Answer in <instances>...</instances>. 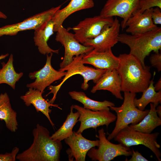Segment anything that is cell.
<instances>
[{
  "mask_svg": "<svg viewBox=\"0 0 161 161\" xmlns=\"http://www.w3.org/2000/svg\"><path fill=\"white\" fill-rule=\"evenodd\" d=\"M117 70L121 81V90L136 93L142 92L148 86L151 74L150 67L144 68L140 60L130 54H120Z\"/></svg>",
  "mask_w": 161,
  "mask_h": 161,
  "instance_id": "cell-1",
  "label": "cell"
},
{
  "mask_svg": "<svg viewBox=\"0 0 161 161\" xmlns=\"http://www.w3.org/2000/svg\"><path fill=\"white\" fill-rule=\"evenodd\" d=\"M32 143L27 149L17 154L20 161H59L62 148L61 141L53 139L49 130L37 124L32 131Z\"/></svg>",
  "mask_w": 161,
  "mask_h": 161,
  "instance_id": "cell-2",
  "label": "cell"
},
{
  "mask_svg": "<svg viewBox=\"0 0 161 161\" xmlns=\"http://www.w3.org/2000/svg\"><path fill=\"white\" fill-rule=\"evenodd\" d=\"M118 41L126 44L130 49L129 54L137 58L144 68V60L152 51L157 52L161 49V27L141 34H119Z\"/></svg>",
  "mask_w": 161,
  "mask_h": 161,
  "instance_id": "cell-3",
  "label": "cell"
},
{
  "mask_svg": "<svg viewBox=\"0 0 161 161\" xmlns=\"http://www.w3.org/2000/svg\"><path fill=\"white\" fill-rule=\"evenodd\" d=\"M84 54L77 56H74L72 62L69 65L59 70L66 71L64 77L61 82L58 85L55 86H49V88L50 91L46 95L47 96L52 93L53 95L52 98L49 101L53 104L55 100L58 92L64 82L71 77L76 74L81 75L83 78V82L81 85V88L84 90H86L89 87L88 81L91 80L96 83L100 78L106 70L95 68L85 66L82 62V58Z\"/></svg>",
  "mask_w": 161,
  "mask_h": 161,
  "instance_id": "cell-4",
  "label": "cell"
},
{
  "mask_svg": "<svg viewBox=\"0 0 161 161\" xmlns=\"http://www.w3.org/2000/svg\"><path fill=\"white\" fill-rule=\"evenodd\" d=\"M159 134L157 132L146 134L134 130L127 126L120 131L114 138V140L127 147L142 145L150 149L159 161H161L160 145L157 139Z\"/></svg>",
  "mask_w": 161,
  "mask_h": 161,
  "instance_id": "cell-5",
  "label": "cell"
},
{
  "mask_svg": "<svg viewBox=\"0 0 161 161\" xmlns=\"http://www.w3.org/2000/svg\"><path fill=\"white\" fill-rule=\"evenodd\" d=\"M99 144L97 149L92 148L87 154L93 161H109L116 157L123 155L131 156L132 150L129 147L124 146L121 143H113L106 138L103 128L98 131Z\"/></svg>",
  "mask_w": 161,
  "mask_h": 161,
  "instance_id": "cell-6",
  "label": "cell"
},
{
  "mask_svg": "<svg viewBox=\"0 0 161 161\" xmlns=\"http://www.w3.org/2000/svg\"><path fill=\"white\" fill-rule=\"evenodd\" d=\"M114 20L113 17L99 15L85 18L72 29L76 39L83 44L86 40L95 38L110 26Z\"/></svg>",
  "mask_w": 161,
  "mask_h": 161,
  "instance_id": "cell-7",
  "label": "cell"
},
{
  "mask_svg": "<svg viewBox=\"0 0 161 161\" xmlns=\"http://www.w3.org/2000/svg\"><path fill=\"white\" fill-rule=\"evenodd\" d=\"M61 6V5L51 8L27 18L22 22L0 27V37L4 35H15L21 31L35 30L44 27Z\"/></svg>",
  "mask_w": 161,
  "mask_h": 161,
  "instance_id": "cell-8",
  "label": "cell"
},
{
  "mask_svg": "<svg viewBox=\"0 0 161 161\" xmlns=\"http://www.w3.org/2000/svg\"><path fill=\"white\" fill-rule=\"evenodd\" d=\"M56 32L55 40L60 42L65 48V53L60 69H62L70 64L74 56L88 52L93 49L92 46L81 44L75 38L74 34L69 32L63 25L60 27Z\"/></svg>",
  "mask_w": 161,
  "mask_h": 161,
  "instance_id": "cell-9",
  "label": "cell"
},
{
  "mask_svg": "<svg viewBox=\"0 0 161 161\" xmlns=\"http://www.w3.org/2000/svg\"><path fill=\"white\" fill-rule=\"evenodd\" d=\"M73 107L80 114L78 122L80 123L77 133H82L84 130L90 128L96 129L101 126L106 125L107 127L116 119V116L109 110L92 111L77 105H73Z\"/></svg>",
  "mask_w": 161,
  "mask_h": 161,
  "instance_id": "cell-10",
  "label": "cell"
},
{
  "mask_svg": "<svg viewBox=\"0 0 161 161\" xmlns=\"http://www.w3.org/2000/svg\"><path fill=\"white\" fill-rule=\"evenodd\" d=\"M140 0H107L100 15L106 17H120L123 19L121 26L123 30L126 27L128 19L138 9Z\"/></svg>",
  "mask_w": 161,
  "mask_h": 161,
  "instance_id": "cell-11",
  "label": "cell"
},
{
  "mask_svg": "<svg viewBox=\"0 0 161 161\" xmlns=\"http://www.w3.org/2000/svg\"><path fill=\"white\" fill-rule=\"evenodd\" d=\"M53 53L50 55H47V60L44 66L39 70L29 73V78L35 81L27 85V87L32 88L40 91L43 93L47 86L55 81L60 80L65 76L66 72L56 70L52 67L51 60Z\"/></svg>",
  "mask_w": 161,
  "mask_h": 161,
  "instance_id": "cell-12",
  "label": "cell"
},
{
  "mask_svg": "<svg viewBox=\"0 0 161 161\" xmlns=\"http://www.w3.org/2000/svg\"><path fill=\"white\" fill-rule=\"evenodd\" d=\"M66 144L69 146L66 150L69 160L76 161H85L88 151L92 147L98 146L99 140H91L84 137L81 133L73 131L72 134L65 139Z\"/></svg>",
  "mask_w": 161,
  "mask_h": 161,
  "instance_id": "cell-13",
  "label": "cell"
},
{
  "mask_svg": "<svg viewBox=\"0 0 161 161\" xmlns=\"http://www.w3.org/2000/svg\"><path fill=\"white\" fill-rule=\"evenodd\" d=\"M120 26L118 19L116 17L110 26L95 38L86 40L83 44L92 46L95 50L100 52L111 49L118 42Z\"/></svg>",
  "mask_w": 161,
  "mask_h": 161,
  "instance_id": "cell-14",
  "label": "cell"
},
{
  "mask_svg": "<svg viewBox=\"0 0 161 161\" xmlns=\"http://www.w3.org/2000/svg\"><path fill=\"white\" fill-rule=\"evenodd\" d=\"M82 60L84 64H89L96 69L106 70L117 69L120 63L119 58L114 55L111 49L102 52L93 49L84 54Z\"/></svg>",
  "mask_w": 161,
  "mask_h": 161,
  "instance_id": "cell-15",
  "label": "cell"
},
{
  "mask_svg": "<svg viewBox=\"0 0 161 161\" xmlns=\"http://www.w3.org/2000/svg\"><path fill=\"white\" fill-rule=\"evenodd\" d=\"M153 8L146 10L143 13H134L127 20L126 32L132 35L143 33L151 31L157 26L154 24L151 17Z\"/></svg>",
  "mask_w": 161,
  "mask_h": 161,
  "instance_id": "cell-16",
  "label": "cell"
},
{
  "mask_svg": "<svg viewBox=\"0 0 161 161\" xmlns=\"http://www.w3.org/2000/svg\"><path fill=\"white\" fill-rule=\"evenodd\" d=\"M101 90L108 91L116 98L123 99L121 93V79L117 69L106 70L92 87L91 92L94 93Z\"/></svg>",
  "mask_w": 161,
  "mask_h": 161,
  "instance_id": "cell-17",
  "label": "cell"
},
{
  "mask_svg": "<svg viewBox=\"0 0 161 161\" xmlns=\"http://www.w3.org/2000/svg\"><path fill=\"white\" fill-rule=\"evenodd\" d=\"M42 93L37 89L32 88H29V90L24 95H22L20 98L25 103V105L28 106L32 104L35 107L37 112H41L44 114L49 120L50 123L54 128L55 125L49 116L52 110L49 108L53 106L62 109L58 105L49 103L44 99L42 96Z\"/></svg>",
  "mask_w": 161,
  "mask_h": 161,
  "instance_id": "cell-18",
  "label": "cell"
},
{
  "mask_svg": "<svg viewBox=\"0 0 161 161\" xmlns=\"http://www.w3.org/2000/svg\"><path fill=\"white\" fill-rule=\"evenodd\" d=\"M136 96V93L124 92L123 102L121 106L118 107L111 106L110 109L134 120L136 124L137 123L148 113L150 109L141 111L137 107L134 103Z\"/></svg>",
  "mask_w": 161,
  "mask_h": 161,
  "instance_id": "cell-19",
  "label": "cell"
},
{
  "mask_svg": "<svg viewBox=\"0 0 161 161\" xmlns=\"http://www.w3.org/2000/svg\"><path fill=\"white\" fill-rule=\"evenodd\" d=\"M94 6L93 0H71L66 6L57 10L52 18L54 23L53 31L56 32L59 27L62 25L65 20L72 14Z\"/></svg>",
  "mask_w": 161,
  "mask_h": 161,
  "instance_id": "cell-20",
  "label": "cell"
},
{
  "mask_svg": "<svg viewBox=\"0 0 161 161\" xmlns=\"http://www.w3.org/2000/svg\"><path fill=\"white\" fill-rule=\"evenodd\" d=\"M54 22L51 19L44 27L34 30L33 40L35 44L38 47L39 52L42 54L45 55L52 53H58L59 49H52L47 43L50 37L54 33Z\"/></svg>",
  "mask_w": 161,
  "mask_h": 161,
  "instance_id": "cell-21",
  "label": "cell"
},
{
  "mask_svg": "<svg viewBox=\"0 0 161 161\" xmlns=\"http://www.w3.org/2000/svg\"><path fill=\"white\" fill-rule=\"evenodd\" d=\"M17 113L13 110L7 92L0 95V120H4L7 128L12 132L18 129Z\"/></svg>",
  "mask_w": 161,
  "mask_h": 161,
  "instance_id": "cell-22",
  "label": "cell"
},
{
  "mask_svg": "<svg viewBox=\"0 0 161 161\" xmlns=\"http://www.w3.org/2000/svg\"><path fill=\"white\" fill-rule=\"evenodd\" d=\"M150 109L148 113L139 123L129 126L132 129L146 134H150L156 127L161 125V118L156 111V106L150 103Z\"/></svg>",
  "mask_w": 161,
  "mask_h": 161,
  "instance_id": "cell-23",
  "label": "cell"
},
{
  "mask_svg": "<svg viewBox=\"0 0 161 161\" xmlns=\"http://www.w3.org/2000/svg\"><path fill=\"white\" fill-rule=\"evenodd\" d=\"M69 94L72 99L81 103L84 108L92 111L110 110L109 107L115 106L114 103L107 100L99 101L92 100L83 92L73 91L69 92Z\"/></svg>",
  "mask_w": 161,
  "mask_h": 161,
  "instance_id": "cell-24",
  "label": "cell"
},
{
  "mask_svg": "<svg viewBox=\"0 0 161 161\" xmlns=\"http://www.w3.org/2000/svg\"><path fill=\"white\" fill-rule=\"evenodd\" d=\"M13 61V56L11 54L7 63H1L2 68L0 69V84L6 83L14 89L16 83L23 76V73L22 72L18 73L15 71Z\"/></svg>",
  "mask_w": 161,
  "mask_h": 161,
  "instance_id": "cell-25",
  "label": "cell"
},
{
  "mask_svg": "<svg viewBox=\"0 0 161 161\" xmlns=\"http://www.w3.org/2000/svg\"><path fill=\"white\" fill-rule=\"evenodd\" d=\"M153 79L150 80L148 87L143 92L141 97L134 99L135 106L141 111L144 110L147 105L150 103L155 104L157 106L161 103V90L155 91Z\"/></svg>",
  "mask_w": 161,
  "mask_h": 161,
  "instance_id": "cell-26",
  "label": "cell"
},
{
  "mask_svg": "<svg viewBox=\"0 0 161 161\" xmlns=\"http://www.w3.org/2000/svg\"><path fill=\"white\" fill-rule=\"evenodd\" d=\"M73 105L70 107V112L62 126L51 136L54 140H62L69 137L72 134V129L78 122L80 114L78 112H73Z\"/></svg>",
  "mask_w": 161,
  "mask_h": 161,
  "instance_id": "cell-27",
  "label": "cell"
},
{
  "mask_svg": "<svg viewBox=\"0 0 161 161\" xmlns=\"http://www.w3.org/2000/svg\"><path fill=\"white\" fill-rule=\"evenodd\" d=\"M154 7H157L161 9V0H140L138 9L133 14L142 13L145 10Z\"/></svg>",
  "mask_w": 161,
  "mask_h": 161,
  "instance_id": "cell-28",
  "label": "cell"
},
{
  "mask_svg": "<svg viewBox=\"0 0 161 161\" xmlns=\"http://www.w3.org/2000/svg\"><path fill=\"white\" fill-rule=\"evenodd\" d=\"M19 151L17 147H14L11 152L0 154V161H15L16 156Z\"/></svg>",
  "mask_w": 161,
  "mask_h": 161,
  "instance_id": "cell-29",
  "label": "cell"
},
{
  "mask_svg": "<svg viewBox=\"0 0 161 161\" xmlns=\"http://www.w3.org/2000/svg\"><path fill=\"white\" fill-rule=\"evenodd\" d=\"M152 66L156 68L158 72L161 71V54L159 52H154L150 58Z\"/></svg>",
  "mask_w": 161,
  "mask_h": 161,
  "instance_id": "cell-30",
  "label": "cell"
},
{
  "mask_svg": "<svg viewBox=\"0 0 161 161\" xmlns=\"http://www.w3.org/2000/svg\"><path fill=\"white\" fill-rule=\"evenodd\" d=\"M151 17L154 24H161V10L158 7L153 8Z\"/></svg>",
  "mask_w": 161,
  "mask_h": 161,
  "instance_id": "cell-31",
  "label": "cell"
},
{
  "mask_svg": "<svg viewBox=\"0 0 161 161\" xmlns=\"http://www.w3.org/2000/svg\"><path fill=\"white\" fill-rule=\"evenodd\" d=\"M132 154L131 158L128 160L129 161H148V160L145 157L137 151H134L132 148Z\"/></svg>",
  "mask_w": 161,
  "mask_h": 161,
  "instance_id": "cell-32",
  "label": "cell"
},
{
  "mask_svg": "<svg viewBox=\"0 0 161 161\" xmlns=\"http://www.w3.org/2000/svg\"><path fill=\"white\" fill-rule=\"evenodd\" d=\"M154 89L156 91L158 92L161 90V78H160L154 86Z\"/></svg>",
  "mask_w": 161,
  "mask_h": 161,
  "instance_id": "cell-33",
  "label": "cell"
},
{
  "mask_svg": "<svg viewBox=\"0 0 161 161\" xmlns=\"http://www.w3.org/2000/svg\"><path fill=\"white\" fill-rule=\"evenodd\" d=\"M156 107V111L159 117L161 118V106L159 105L157 106Z\"/></svg>",
  "mask_w": 161,
  "mask_h": 161,
  "instance_id": "cell-34",
  "label": "cell"
},
{
  "mask_svg": "<svg viewBox=\"0 0 161 161\" xmlns=\"http://www.w3.org/2000/svg\"><path fill=\"white\" fill-rule=\"evenodd\" d=\"M7 17V16L0 10V18L6 19Z\"/></svg>",
  "mask_w": 161,
  "mask_h": 161,
  "instance_id": "cell-35",
  "label": "cell"
},
{
  "mask_svg": "<svg viewBox=\"0 0 161 161\" xmlns=\"http://www.w3.org/2000/svg\"><path fill=\"white\" fill-rule=\"evenodd\" d=\"M8 53H7L4 55L2 54L0 56V60L3 59H4L9 55Z\"/></svg>",
  "mask_w": 161,
  "mask_h": 161,
  "instance_id": "cell-36",
  "label": "cell"
}]
</instances>
